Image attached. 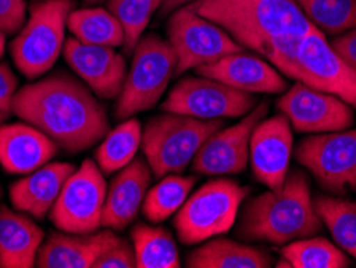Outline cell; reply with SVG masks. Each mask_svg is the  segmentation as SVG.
Instances as JSON below:
<instances>
[{
    "mask_svg": "<svg viewBox=\"0 0 356 268\" xmlns=\"http://www.w3.org/2000/svg\"><path fill=\"white\" fill-rule=\"evenodd\" d=\"M10 111L49 135L67 153L92 148L109 132L106 111L93 92L63 72L21 87Z\"/></svg>",
    "mask_w": 356,
    "mask_h": 268,
    "instance_id": "cell-1",
    "label": "cell"
},
{
    "mask_svg": "<svg viewBox=\"0 0 356 268\" xmlns=\"http://www.w3.org/2000/svg\"><path fill=\"white\" fill-rule=\"evenodd\" d=\"M188 7L294 79L298 42L312 28L294 0H193Z\"/></svg>",
    "mask_w": 356,
    "mask_h": 268,
    "instance_id": "cell-2",
    "label": "cell"
},
{
    "mask_svg": "<svg viewBox=\"0 0 356 268\" xmlns=\"http://www.w3.org/2000/svg\"><path fill=\"white\" fill-rule=\"evenodd\" d=\"M321 227L307 175L289 171L280 188L244 201L236 236L244 241L284 246L315 236Z\"/></svg>",
    "mask_w": 356,
    "mask_h": 268,
    "instance_id": "cell-3",
    "label": "cell"
},
{
    "mask_svg": "<svg viewBox=\"0 0 356 268\" xmlns=\"http://www.w3.org/2000/svg\"><path fill=\"white\" fill-rule=\"evenodd\" d=\"M223 124V119H196L174 113L151 118L141 136V148L151 172L158 178L183 172L204 141Z\"/></svg>",
    "mask_w": 356,
    "mask_h": 268,
    "instance_id": "cell-4",
    "label": "cell"
},
{
    "mask_svg": "<svg viewBox=\"0 0 356 268\" xmlns=\"http://www.w3.org/2000/svg\"><path fill=\"white\" fill-rule=\"evenodd\" d=\"M249 193V187L228 178L204 183L175 214L174 227L178 239L191 246L227 233L236 223L239 209Z\"/></svg>",
    "mask_w": 356,
    "mask_h": 268,
    "instance_id": "cell-5",
    "label": "cell"
},
{
    "mask_svg": "<svg viewBox=\"0 0 356 268\" xmlns=\"http://www.w3.org/2000/svg\"><path fill=\"white\" fill-rule=\"evenodd\" d=\"M175 70L177 55L169 40L156 34L141 38L114 108L116 119L125 120L153 108L164 95Z\"/></svg>",
    "mask_w": 356,
    "mask_h": 268,
    "instance_id": "cell-6",
    "label": "cell"
},
{
    "mask_svg": "<svg viewBox=\"0 0 356 268\" xmlns=\"http://www.w3.org/2000/svg\"><path fill=\"white\" fill-rule=\"evenodd\" d=\"M72 8V0H40L33 5L10 49L15 66L28 79L44 76L60 58Z\"/></svg>",
    "mask_w": 356,
    "mask_h": 268,
    "instance_id": "cell-7",
    "label": "cell"
},
{
    "mask_svg": "<svg viewBox=\"0 0 356 268\" xmlns=\"http://www.w3.org/2000/svg\"><path fill=\"white\" fill-rule=\"evenodd\" d=\"M167 40L177 55V76L244 50L227 31L197 15L188 5L170 13Z\"/></svg>",
    "mask_w": 356,
    "mask_h": 268,
    "instance_id": "cell-8",
    "label": "cell"
},
{
    "mask_svg": "<svg viewBox=\"0 0 356 268\" xmlns=\"http://www.w3.org/2000/svg\"><path fill=\"white\" fill-rule=\"evenodd\" d=\"M106 180L92 159H86L67 178L50 211V220L66 233H93L102 227Z\"/></svg>",
    "mask_w": 356,
    "mask_h": 268,
    "instance_id": "cell-9",
    "label": "cell"
},
{
    "mask_svg": "<svg viewBox=\"0 0 356 268\" xmlns=\"http://www.w3.org/2000/svg\"><path fill=\"white\" fill-rule=\"evenodd\" d=\"M257 107L250 92L238 90L211 77H185L172 88L161 111L196 119L241 118Z\"/></svg>",
    "mask_w": 356,
    "mask_h": 268,
    "instance_id": "cell-10",
    "label": "cell"
},
{
    "mask_svg": "<svg viewBox=\"0 0 356 268\" xmlns=\"http://www.w3.org/2000/svg\"><path fill=\"white\" fill-rule=\"evenodd\" d=\"M296 157L324 190L334 194L356 190V129L303 139Z\"/></svg>",
    "mask_w": 356,
    "mask_h": 268,
    "instance_id": "cell-11",
    "label": "cell"
},
{
    "mask_svg": "<svg viewBox=\"0 0 356 268\" xmlns=\"http://www.w3.org/2000/svg\"><path fill=\"white\" fill-rule=\"evenodd\" d=\"M296 81L331 93L356 109V70L340 56L312 24L297 47Z\"/></svg>",
    "mask_w": 356,
    "mask_h": 268,
    "instance_id": "cell-12",
    "label": "cell"
},
{
    "mask_svg": "<svg viewBox=\"0 0 356 268\" xmlns=\"http://www.w3.org/2000/svg\"><path fill=\"white\" fill-rule=\"evenodd\" d=\"M276 107L289 120L291 127L302 134L347 130L355 120L348 103L300 81L277 98Z\"/></svg>",
    "mask_w": 356,
    "mask_h": 268,
    "instance_id": "cell-13",
    "label": "cell"
},
{
    "mask_svg": "<svg viewBox=\"0 0 356 268\" xmlns=\"http://www.w3.org/2000/svg\"><path fill=\"white\" fill-rule=\"evenodd\" d=\"M268 113V102H261L232 127L209 136L193 159V171L201 175H233L249 164L250 136Z\"/></svg>",
    "mask_w": 356,
    "mask_h": 268,
    "instance_id": "cell-14",
    "label": "cell"
},
{
    "mask_svg": "<svg viewBox=\"0 0 356 268\" xmlns=\"http://www.w3.org/2000/svg\"><path fill=\"white\" fill-rule=\"evenodd\" d=\"M291 156L292 130L286 116L261 119L255 125L249 145V162L254 177L268 190H276L289 173Z\"/></svg>",
    "mask_w": 356,
    "mask_h": 268,
    "instance_id": "cell-15",
    "label": "cell"
},
{
    "mask_svg": "<svg viewBox=\"0 0 356 268\" xmlns=\"http://www.w3.org/2000/svg\"><path fill=\"white\" fill-rule=\"evenodd\" d=\"M63 55L71 70L79 76L97 97L118 98L127 76L122 55L114 47L92 45L72 38L66 40Z\"/></svg>",
    "mask_w": 356,
    "mask_h": 268,
    "instance_id": "cell-16",
    "label": "cell"
},
{
    "mask_svg": "<svg viewBox=\"0 0 356 268\" xmlns=\"http://www.w3.org/2000/svg\"><path fill=\"white\" fill-rule=\"evenodd\" d=\"M196 71L199 76L216 79L250 93H281L287 87L286 79L270 61H265V58L259 55L244 54V50L199 66Z\"/></svg>",
    "mask_w": 356,
    "mask_h": 268,
    "instance_id": "cell-17",
    "label": "cell"
},
{
    "mask_svg": "<svg viewBox=\"0 0 356 268\" xmlns=\"http://www.w3.org/2000/svg\"><path fill=\"white\" fill-rule=\"evenodd\" d=\"M151 183L148 162L135 157L109 183L102 215V227L124 230L134 222L143 206Z\"/></svg>",
    "mask_w": 356,
    "mask_h": 268,
    "instance_id": "cell-18",
    "label": "cell"
},
{
    "mask_svg": "<svg viewBox=\"0 0 356 268\" xmlns=\"http://www.w3.org/2000/svg\"><path fill=\"white\" fill-rule=\"evenodd\" d=\"M120 238L113 230L93 233H51L38 252L39 268H93L104 251Z\"/></svg>",
    "mask_w": 356,
    "mask_h": 268,
    "instance_id": "cell-19",
    "label": "cell"
},
{
    "mask_svg": "<svg viewBox=\"0 0 356 268\" xmlns=\"http://www.w3.org/2000/svg\"><path fill=\"white\" fill-rule=\"evenodd\" d=\"M58 145L31 124L0 125V166L8 173H31L45 166Z\"/></svg>",
    "mask_w": 356,
    "mask_h": 268,
    "instance_id": "cell-20",
    "label": "cell"
},
{
    "mask_svg": "<svg viewBox=\"0 0 356 268\" xmlns=\"http://www.w3.org/2000/svg\"><path fill=\"white\" fill-rule=\"evenodd\" d=\"M76 171L66 162H47L10 187V201L21 212L44 219L54 207L67 178Z\"/></svg>",
    "mask_w": 356,
    "mask_h": 268,
    "instance_id": "cell-21",
    "label": "cell"
},
{
    "mask_svg": "<svg viewBox=\"0 0 356 268\" xmlns=\"http://www.w3.org/2000/svg\"><path fill=\"white\" fill-rule=\"evenodd\" d=\"M44 231L23 214L0 204V267H35Z\"/></svg>",
    "mask_w": 356,
    "mask_h": 268,
    "instance_id": "cell-22",
    "label": "cell"
},
{
    "mask_svg": "<svg viewBox=\"0 0 356 268\" xmlns=\"http://www.w3.org/2000/svg\"><path fill=\"white\" fill-rule=\"evenodd\" d=\"M190 268H270L273 257L266 251L248 246L228 238H211L204 241L186 255Z\"/></svg>",
    "mask_w": 356,
    "mask_h": 268,
    "instance_id": "cell-23",
    "label": "cell"
},
{
    "mask_svg": "<svg viewBox=\"0 0 356 268\" xmlns=\"http://www.w3.org/2000/svg\"><path fill=\"white\" fill-rule=\"evenodd\" d=\"M138 268H178L180 254L170 231L138 223L130 233Z\"/></svg>",
    "mask_w": 356,
    "mask_h": 268,
    "instance_id": "cell-24",
    "label": "cell"
},
{
    "mask_svg": "<svg viewBox=\"0 0 356 268\" xmlns=\"http://www.w3.org/2000/svg\"><path fill=\"white\" fill-rule=\"evenodd\" d=\"M67 28L77 40L83 44L122 47L124 29L119 19L104 8L72 10L67 18Z\"/></svg>",
    "mask_w": 356,
    "mask_h": 268,
    "instance_id": "cell-25",
    "label": "cell"
},
{
    "mask_svg": "<svg viewBox=\"0 0 356 268\" xmlns=\"http://www.w3.org/2000/svg\"><path fill=\"white\" fill-rule=\"evenodd\" d=\"M277 267L289 268H348L352 260L347 252L326 238H302L291 241L281 249Z\"/></svg>",
    "mask_w": 356,
    "mask_h": 268,
    "instance_id": "cell-26",
    "label": "cell"
},
{
    "mask_svg": "<svg viewBox=\"0 0 356 268\" xmlns=\"http://www.w3.org/2000/svg\"><path fill=\"white\" fill-rule=\"evenodd\" d=\"M141 124L138 119L129 118L122 120L114 130H109L98 146L95 157L103 173H114L135 159L141 146Z\"/></svg>",
    "mask_w": 356,
    "mask_h": 268,
    "instance_id": "cell-27",
    "label": "cell"
},
{
    "mask_svg": "<svg viewBox=\"0 0 356 268\" xmlns=\"http://www.w3.org/2000/svg\"><path fill=\"white\" fill-rule=\"evenodd\" d=\"M196 185V177L169 175L162 177L158 185L149 188L146 193L141 211L149 222H164L183 206Z\"/></svg>",
    "mask_w": 356,
    "mask_h": 268,
    "instance_id": "cell-28",
    "label": "cell"
},
{
    "mask_svg": "<svg viewBox=\"0 0 356 268\" xmlns=\"http://www.w3.org/2000/svg\"><path fill=\"white\" fill-rule=\"evenodd\" d=\"M315 209L342 251L356 259V204L336 196H318Z\"/></svg>",
    "mask_w": 356,
    "mask_h": 268,
    "instance_id": "cell-29",
    "label": "cell"
},
{
    "mask_svg": "<svg viewBox=\"0 0 356 268\" xmlns=\"http://www.w3.org/2000/svg\"><path fill=\"white\" fill-rule=\"evenodd\" d=\"M321 33L339 36L356 29V0H294Z\"/></svg>",
    "mask_w": 356,
    "mask_h": 268,
    "instance_id": "cell-30",
    "label": "cell"
},
{
    "mask_svg": "<svg viewBox=\"0 0 356 268\" xmlns=\"http://www.w3.org/2000/svg\"><path fill=\"white\" fill-rule=\"evenodd\" d=\"M162 0H108V10L124 29V52L134 54L151 17L161 8Z\"/></svg>",
    "mask_w": 356,
    "mask_h": 268,
    "instance_id": "cell-31",
    "label": "cell"
},
{
    "mask_svg": "<svg viewBox=\"0 0 356 268\" xmlns=\"http://www.w3.org/2000/svg\"><path fill=\"white\" fill-rule=\"evenodd\" d=\"M135 262L134 246L127 239L120 238L116 244H113L108 251H104L93 268H134Z\"/></svg>",
    "mask_w": 356,
    "mask_h": 268,
    "instance_id": "cell-32",
    "label": "cell"
},
{
    "mask_svg": "<svg viewBox=\"0 0 356 268\" xmlns=\"http://www.w3.org/2000/svg\"><path fill=\"white\" fill-rule=\"evenodd\" d=\"M26 0H0V33L15 34L23 28Z\"/></svg>",
    "mask_w": 356,
    "mask_h": 268,
    "instance_id": "cell-33",
    "label": "cell"
},
{
    "mask_svg": "<svg viewBox=\"0 0 356 268\" xmlns=\"http://www.w3.org/2000/svg\"><path fill=\"white\" fill-rule=\"evenodd\" d=\"M18 79L7 65H0V109L10 114L15 93H17Z\"/></svg>",
    "mask_w": 356,
    "mask_h": 268,
    "instance_id": "cell-34",
    "label": "cell"
},
{
    "mask_svg": "<svg viewBox=\"0 0 356 268\" xmlns=\"http://www.w3.org/2000/svg\"><path fill=\"white\" fill-rule=\"evenodd\" d=\"M331 45L353 70H356V29H350L347 33L336 36Z\"/></svg>",
    "mask_w": 356,
    "mask_h": 268,
    "instance_id": "cell-35",
    "label": "cell"
},
{
    "mask_svg": "<svg viewBox=\"0 0 356 268\" xmlns=\"http://www.w3.org/2000/svg\"><path fill=\"white\" fill-rule=\"evenodd\" d=\"M193 0H162L161 5V17H165V15H170L172 12H175L177 8L183 7V5H188Z\"/></svg>",
    "mask_w": 356,
    "mask_h": 268,
    "instance_id": "cell-36",
    "label": "cell"
},
{
    "mask_svg": "<svg viewBox=\"0 0 356 268\" xmlns=\"http://www.w3.org/2000/svg\"><path fill=\"white\" fill-rule=\"evenodd\" d=\"M3 50H5V34L0 33V58L3 55Z\"/></svg>",
    "mask_w": 356,
    "mask_h": 268,
    "instance_id": "cell-37",
    "label": "cell"
},
{
    "mask_svg": "<svg viewBox=\"0 0 356 268\" xmlns=\"http://www.w3.org/2000/svg\"><path fill=\"white\" fill-rule=\"evenodd\" d=\"M7 116H8L7 113H3V111H2V109H0V125H2V123H3V120H5V119H7Z\"/></svg>",
    "mask_w": 356,
    "mask_h": 268,
    "instance_id": "cell-38",
    "label": "cell"
},
{
    "mask_svg": "<svg viewBox=\"0 0 356 268\" xmlns=\"http://www.w3.org/2000/svg\"><path fill=\"white\" fill-rule=\"evenodd\" d=\"M83 2H87V3H98V2H102V0H83Z\"/></svg>",
    "mask_w": 356,
    "mask_h": 268,
    "instance_id": "cell-39",
    "label": "cell"
},
{
    "mask_svg": "<svg viewBox=\"0 0 356 268\" xmlns=\"http://www.w3.org/2000/svg\"><path fill=\"white\" fill-rule=\"evenodd\" d=\"M0 198H2V187H0Z\"/></svg>",
    "mask_w": 356,
    "mask_h": 268,
    "instance_id": "cell-40",
    "label": "cell"
}]
</instances>
